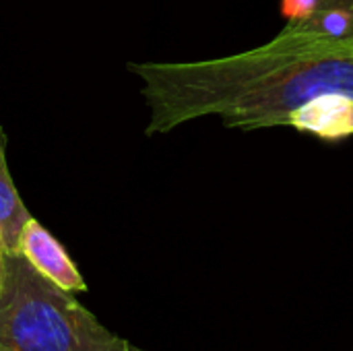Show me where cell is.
<instances>
[{
  "instance_id": "4",
  "label": "cell",
  "mask_w": 353,
  "mask_h": 351,
  "mask_svg": "<svg viewBox=\"0 0 353 351\" xmlns=\"http://www.w3.org/2000/svg\"><path fill=\"white\" fill-rule=\"evenodd\" d=\"M353 97L329 93L321 95L292 112L288 126L314 134L325 141H339L353 134Z\"/></svg>"
},
{
  "instance_id": "8",
  "label": "cell",
  "mask_w": 353,
  "mask_h": 351,
  "mask_svg": "<svg viewBox=\"0 0 353 351\" xmlns=\"http://www.w3.org/2000/svg\"><path fill=\"white\" fill-rule=\"evenodd\" d=\"M319 6H335V8H343L353 17V0H321Z\"/></svg>"
},
{
  "instance_id": "6",
  "label": "cell",
  "mask_w": 353,
  "mask_h": 351,
  "mask_svg": "<svg viewBox=\"0 0 353 351\" xmlns=\"http://www.w3.org/2000/svg\"><path fill=\"white\" fill-rule=\"evenodd\" d=\"M296 27L335 43L353 46V17L343 8L319 6L314 14H310L302 23H296Z\"/></svg>"
},
{
  "instance_id": "3",
  "label": "cell",
  "mask_w": 353,
  "mask_h": 351,
  "mask_svg": "<svg viewBox=\"0 0 353 351\" xmlns=\"http://www.w3.org/2000/svg\"><path fill=\"white\" fill-rule=\"evenodd\" d=\"M19 252L39 275H43L60 290L70 294L87 290L83 275L79 273V269L74 267L62 244L33 217L25 223L21 232Z\"/></svg>"
},
{
  "instance_id": "7",
  "label": "cell",
  "mask_w": 353,
  "mask_h": 351,
  "mask_svg": "<svg viewBox=\"0 0 353 351\" xmlns=\"http://www.w3.org/2000/svg\"><path fill=\"white\" fill-rule=\"evenodd\" d=\"M321 0H281V14L290 25H296L314 14Z\"/></svg>"
},
{
  "instance_id": "1",
  "label": "cell",
  "mask_w": 353,
  "mask_h": 351,
  "mask_svg": "<svg viewBox=\"0 0 353 351\" xmlns=\"http://www.w3.org/2000/svg\"><path fill=\"white\" fill-rule=\"evenodd\" d=\"M149 106L147 134L217 116L228 128L288 126L300 106L329 93L353 97V46L285 25L265 46L199 62L130 64Z\"/></svg>"
},
{
  "instance_id": "5",
  "label": "cell",
  "mask_w": 353,
  "mask_h": 351,
  "mask_svg": "<svg viewBox=\"0 0 353 351\" xmlns=\"http://www.w3.org/2000/svg\"><path fill=\"white\" fill-rule=\"evenodd\" d=\"M31 213L23 205L6 166L4 132L0 128V246L4 252H19V240Z\"/></svg>"
},
{
  "instance_id": "10",
  "label": "cell",
  "mask_w": 353,
  "mask_h": 351,
  "mask_svg": "<svg viewBox=\"0 0 353 351\" xmlns=\"http://www.w3.org/2000/svg\"><path fill=\"white\" fill-rule=\"evenodd\" d=\"M352 128H353V110H352Z\"/></svg>"
},
{
  "instance_id": "2",
  "label": "cell",
  "mask_w": 353,
  "mask_h": 351,
  "mask_svg": "<svg viewBox=\"0 0 353 351\" xmlns=\"http://www.w3.org/2000/svg\"><path fill=\"white\" fill-rule=\"evenodd\" d=\"M0 351H145L105 329L70 292L2 250Z\"/></svg>"
},
{
  "instance_id": "9",
  "label": "cell",
  "mask_w": 353,
  "mask_h": 351,
  "mask_svg": "<svg viewBox=\"0 0 353 351\" xmlns=\"http://www.w3.org/2000/svg\"><path fill=\"white\" fill-rule=\"evenodd\" d=\"M0 281H2V246H0Z\"/></svg>"
}]
</instances>
